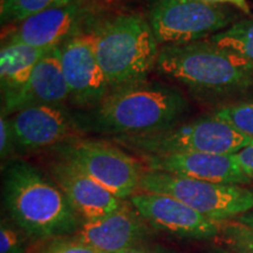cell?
<instances>
[{"label":"cell","mask_w":253,"mask_h":253,"mask_svg":"<svg viewBox=\"0 0 253 253\" xmlns=\"http://www.w3.org/2000/svg\"><path fill=\"white\" fill-rule=\"evenodd\" d=\"M236 19L231 8L203 0H154L148 12V23L162 46L209 39Z\"/></svg>","instance_id":"ba28073f"},{"label":"cell","mask_w":253,"mask_h":253,"mask_svg":"<svg viewBox=\"0 0 253 253\" xmlns=\"http://www.w3.org/2000/svg\"><path fill=\"white\" fill-rule=\"evenodd\" d=\"M60 58L69 101L79 107H96L109 86L97 61L93 31L81 32L62 43Z\"/></svg>","instance_id":"9c48e42d"},{"label":"cell","mask_w":253,"mask_h":253,"mask_svg":"<svg viewBox=\"0 0 253 253\" xmlns=\"http://www.w3.org/2000/svg\"><path fill=\"white\" fill-rule=\"evenodd\" d=\"M77 0H0V21L11 27L46 9L71 4Z\"/></svg>","instance_id":"d6986e66"},{"label":"cell","mask_w":253,"mask_h":253,"mask_svg":"<svg viewBox=\"0 0 253 253\" xmlns=\"http://www.w3.org/2000/svg\"><path fill=\"white\" fill-rule=\"evenodd\" d=\"M53 49L2 41L0 50V80L4 95L20 89L28 81L38 63Z\"/></svg>","instance_id":"e0dca14e"},{"label":"cell","mask_w":253,"mask_h":253,"mask_svg":"<svg viewBox=\"0 0 253 253\" xmlns=\"http://www.w3.org/2000/svg\"><path fill=\"white\" fill-rule=\"evenodd\" d=\"M17 145L26 150L59 147L77 138L78 128L71 116L60 106L38 104L12 114Z\"/></svg>","instance_id":"5bb4252c"},{"label":"cell","mask_w":253,"mask_h":253,"mask_svg":"<svg viewBox=\"0 0 253 253\" xmlns=\"http://www.w3.org/2000/svg\"><path fill=\"white\" fill-rule=\"evenodd\" d=\"M94 109V130L116 137L148 134L176 125L188 109V102L175 88L144 81L109 90Z\"/></svg>","instance_id":"3957f363"},{"label":"cell","mask_w":253,"mask_h":253,"mask_svg":"<svg viewBox=\"0 0 253 253\" xmlns=\"http://www.w3.org/2000/svg\"><path fill=\"white\" fill-rule=\"evenodd\" d=\"M168 195L216 221L236 219L253 210V189L220 184L144 169L138 192Z\"/></svg>","instance_id":"8992f818"},{"label":"cell","mask_w":253,"mask_h":253,"mask_svg":"<svg viewBox=\"0 0 253 253\" xmlns=\"http://www.w3.org/2000/svg\"><path fill=\"white\" fill-rule=\"evenodd\" d=\"M209 40L232 50L253 65V17L236 21Z\"/></svg>","instance_id":"ac0fdd59"},{"label":"cell","mask_w":253,"mask_h":253,"mask_svg":"<svg viewBox=\"0 0 253 253\" xmlns=\"http://www.w3.org/2000/svg\"><path fill=\"white\" fill-rule=\"evenodd\" d=\"M212 115L253 140V102L225 104L214 110Z\"/></svg>","instance_id":"ffe728a7"},{"label":"cell","mask_w":253,"mask_h":253,"mask_svg":"<svg viewBox=\"0 0 253 253\" xmlns=\"http://www.w3.org/2000/svg\"><path fill=\"white\" fill-rule=\"evenodd\" d=\"M129 203L151 227L181 238L204 240L220 233L223 221L210 219L171 196L140 191Z\"/></svg>","instance_id":"30bf717a"},{"label":"cell","mask_w":253,"mask_h":253,"mask_svg":"<svg viewBox=\"0 0 253 253\" xmlns=\"http://www.w3.org/2000/svg\"><path fill=\"white\" fill-rule=\"evenodd\" d=\"M156 71L195 95L223 97L253 87V65L209 39L160 47Z\"/></svg>","instance_id":"7a4b0ae2"},{"label":"cell","mask_w":253,"mask_h":253,"mask_svg":"<svg viewBox=\"0 0 253 253\" xmlns=\"http://www.w3.org/2000/svg\"><path fill=\"white\" fill-rule=\"evenodd\" d=\"M37 253H101L77 236L56 237L39 242Z\"/></svg>","instance_id":"7402d4cb"},{"label":"cell","mask_w":253,"mask_h":253,"mask_svg":"<svg viewBox=\"0 0 253 253\" xmlns=\"http://www.w3.org/2000/svg\"><path fill=\"white\" fill-rule=\"evenodd\" d=\"M208 253H235L231 250H229L225 246H212L211 249H209Z\"/></svg>","instance_id":"f546056e"},{"label":"cell","mask_w":253,"mask_h":253,"mask_svg":"<svg viewBox=\"0 0 253 253\" xmlns=\"http://www.w3.org/2000/svg\"><path fill=\"white\" fill-rule=\"evenodd\" d=\"M113 141L137 157L178 153L235 155L253 144L252 138L212 114L148 134L116 136Z\"/></svg>","instance_id":"5b68a950"},{"label":"cell","mask_w":253,"mask_h":253,"mask_svg":"<svg viewBox=\"0 0 253 253\" xmlns=\"http://www.w3.org/2000/svg\"><path fill=\"white\" fill-rule=\"evenodd\" d=\"M151 226L130 203L106 216L84 220L74 236L101 253H120L144 244Z\"/></svg>","instance_id":"4fadbf2b"},{"label":"cell","mask_w":253,"mask_h":253,"mask_svg":"<svg viewBox=\"0 0 253 253\" xmlns=\"http://www.w3.org/2000/svg\"><path fill=\"white\" fill-rule=\"evenodd\" d=\"M235 157L239 167L242 168L243 172L248 176L251 183H253V144L235 154Z\"/></svg>","instance_id":"d4e9b609"},{"label":"cell","mask_w":253,"mask_h":253,"mask_svg":"<svg viewBox=\"0 0 253 253\" xmlns=\"http://www.w3.org/2000/svg\"><path fill=\"white\" fill-rule=\"evenodd\" d=\"M27 239L19 227L1 220L0 225V253H26Z\"/></svg>","instance_id":"603a6c76"},{"label":"cell","mask_w":253,"mask_h":253,"mask_svg":"<svg viewBox=\"0 0 253 253\" xmlns=\"http://www.w3.org/2000/svg\"><path fill=\"white\" fill-rule=\"evenodd\" d=\"M120 253H170V252H168L166 250H162V249L151 248V246L141 244V245L135 246V248L125 250V251Z\"/></svg>","instance_id":"4316f807"},{"label":"cell","mask_w":253,"mask_h":253,"mask_svg":"<svg viewBox=\"0 0 253 253\" xmlns=\"http://www.w3.org/2000/svg\"><path fill=\"white\" fill-rule=\"evenodd\" d=\"M91 31L109 90L147 81L156 69L160 43L148 19L122 12L102 19Z\"/></svg>","instance_id":"277c9868"},{"label":"cell","mask_w":253,"mask_h":253,"mask_svg":"<svg viewBox=\"0 0 253 253\" xmlns=\"http://www.w3.org/2000/svg\"><path fill=\"white\" fill-rule=\"evenodd\" d=\"M90 17L89 0H77L40 12L7 27L5 41L21 42L39 48H55L77 34Z\"/></svg>","instance_id":"8fae6325"},{"label":"cell","mask_w":253,"mask_h":253,"mask_svg":"<svg viewBox=\"0 0 253 253\" xmlns=\"http://www.w3.org/2000/svg\"><path fill=\"white\" fill-rule=\"evenodd\" d=\"M48 175L61 189L82 221L112 213L126 202L115 197L108 190L62 158L48 164Z\"/></svg>","instance_id":"9a60e30c"},{"label":"cell","mask_w":253,"mask_h":253,"mask_svg":"<svg viewBox=\"0 0 253 253\" xmlns=\"http://www.w3.org/2000/svg\"><path fill=\"white\" fill-rule=\"evenodd\" d=\"M67 161L122 201L138 192L144 166L140 158L106 141L73 138L58 147Z\"/></svg>","instance_id":"52a82bcc"},{"label":"cell","mask_w":253,"mask_h":253,"mask_svg":"<svg viewBox=\"0 0 253 253\" xmlns=\"http://www.w3.org/2000/svg\"><path fill=\"white\" fill-rule=\"evenodd\" d=\"M236 219L240 221V223L245 224V225H248V226L252 227V229H253V210H251L248 213L243 214V216L236 218Z\"/></svg>","instance_id":"83f0119b"},{"label":"cell","mask_w":253,"mask_h":253,"mask_svg":"<svg viewBox=\"0 0 253 253\" xmlns=\"http://www.w3.org/2000/svg\"><path fill=\"white\" fill-rule=\"evenodd\" d=\"M4 204L13 224L34 242L74 236L81 218L50 178L33 164L12 161L2 185Z\"/></svg>","instance_id":"6da1fadb"},{"label":"cell","mask_w":253,"mask_h":253,"mask_svg":"<svg viewBox=\"0 0 253 253\" xmlns=\"http://www.w3.org/2000/svg\"><path fill=\"white\" fill-rule=\"evenodd\" d=\"M225 248L235 253H253V229L237 219L223 221L219 233Z\"/></svg>","instance_id":"44dd1931"},{"label":"cell","mask_w":253,"mask_h":253,"mask_svg":"<svg viewBox=\"0 0 253 253\" xmlns=\"http://www.w3.org/2000/svg\"><path fill=\"white\" fill-rule=\"evenodd\" d=\"M14 145H17V142H15L11 120L1 112V116H0V155H1L2 161L7 160L11 156L14 150Z\"/></svg>","instance_id":"cb8c5ba5"},{"label":"cell","mask_w":253,"mask_h":253,"mask_svg":"<svg viewBox=\"0 0 253 253\" xmlns=\"http://www.w3.org/2000/svg\"><path fill=\"white\" fill-rule=\"evenodd\" d=\"M203 1L213 5H232L246 15L252 14L251 6H250L248 0H203Z\"/></svg>","instance_id":"484cf974"},{"label":"cell","mask_w":253,"mask_h":253,"mask_svg":"<svg viewBox=\"0 0 253 253\" xmlns=\"http://www.w3.org/2000/svg\"><path fill=\"white\" fill-rule=\"evenodd\" d=\"M69 100V91L63 77L60 47H55L38 63L28 81L20 89L4 95L1 112L5 115L31 106H60Z\"/></svg>","instance_id":"2e32d148"},{"label":"cell","mask_w":253,"mask_h":253,"mask_svg":"<svg viewBox=\"0 0 253 253\" xmlns=\"http://www.w3.org/2000/svg\"><path fill=\"white\" fill-rule=\"evenodd\" d=\"M137 158H140L145 169L151 171L220 184H252L243 172L235 155L178 153Z\"/></svg>","instance_id":"7c38bea8"},{"label":"cell","mask_w":253,"mask_h":253,"mask_svg":"<svg viewBox=\"0 0 253 253\" xmlns=\"http://www.w3.org/2000/svg\"><path fill=\"white\" fill-rule=\"evenodd\" d=\"M91 2H96V4H104V5H116L122 4V2L130 1V0H89Z\"/></svg>","instance_id":"f1b7e54d"}]
</instances>
